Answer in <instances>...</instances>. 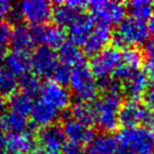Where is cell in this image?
<instances>
[{
  "instance_id": "obj_9",
  "label": "cell",
  "mask_w": 154,
  "mask_h": 154,
  "mask_svg": "<svg viewBox=\"0 0 154 154\" xmlns=\"http://www.w3.org/2000/svg\"><path fill=\"white\" fill-rule=\"evenodd\" d=\"M31 58V70L39 78H50L53 76L56 68L59 64L57 53L47 47H38L34 50Z\"/></svg>"
},
{
  "instance_id": "obj_33",
  "label": "cell",
  "mask_w": 154,
  "mask_h": 154,
  "mask_svg": "<svg viewBox=\"0 0 154 154\" xmlns=\"http://www.w3.org/2000/svg\"><path fill=\"white\" fill-rule=\"evenodd\" d=\"M12 32L13 28L10 22H0V49H7V47L10 45Z\"/></svg>"
},
{
  "instance_id": "obj_38",
  "label": "cell",
  "mask_w": 154,
  "mask_h": 154,
  "mask_svg": "<svg viewBox=\"0 0 154 154\" xmlns=\"http://www.w3.org/2000/svg\"><path fill=\"white\" fill-rule=\"evenodd\" d=\"M5 147H7V137L0 133V154H7Z\"/></svg>"
},
{
  "instance_id": "obj_7",
  "label": "cell",
  "mask_w": 154,
  "mask_h": 154,
  "mask_svg": "<svg viewBox=\"0 0 154 154\" xmlns=\"http://www.w3.org/2000/svg\"><path fill=\"white\" fill-rule=\"evenodd\" d=\"M122 59V52L115 47H108L99 53L92 56L90 60V70L95 78L103 79L113 74Z\"/></svg>"
},
{
  "instance_id": "obj_13",
  "label": "cell",
  "mask_w": 154,
  "mask_h": 154,
  "mask_svg": "<svg viewBox=\"0 0 154 154\" xmlns=\"http://www.w3.org/2000/svg\"><path fill=\"white\" fill-rule=\"evenodd\" d=\"M61 128L68 141L79 145L82 147L84 145H90V143L95 137L94 130L91 128V126L77 122L71 117L64 120L63 126Z\"/></svg>"
},
{
  "instance_id": "obj_35",
  "label": "cell",
  "mask_w": 154,
  "mask_h": 154,
  "mask_svg": "<svg viewBox=\"0 0 154 154\" xmlns=\"http://www.w3.org/2000/svg\"><path fill=\"white\" fill-rule=\"evenodd\" d=\"M61 150L62 154H79L80 152H82V146L76 145V143H71V141H66Z\"/></svg>"
},
{
  "instance_id": "obj_18",
  "label": "cell",
  "mask_w": 154,
  "mask_h": 154,
  "mask_svg": "<svg viewBox=\"0 0 154 154\" xmlns=\"http://www.w3.org/2000/svg\"><path fill=\"white\" fill-rule=\"evenodd\" d=\"M30 116L33 125L42 129L51 125H55L56 120L59 117V112L39 99L34 103Z\"/></svg>"
},
{
  "instance_id": "obj_42",
  "label": "cell",
  "mask_w": 154,
  "mask_h": 154,
  "mask_svg": "<svg viewBox=\"0 0 154 154\" xmlns=\"http://www.w3.org/2000/svg\"><path fill=\"white\" fill-rule=\"evenodd\" d=\"M116 154H133L132 152L128 151V150H124V149H119L118 150V152Z\"/></svg>"
},
{
  "instance_id": "obj_5",
  "label": "cell",
  "mask_w": 154,
  "mask_h": 154,
  "mask_svg": "<svg viewBox=\"0 0 154 154\" xmlns=\"http://www.w3.org/2000/svg\"><path fill=\"white\" fill-rule=\"evenodd\" d=\"M118 124L124 128H133L138 125L151 127L154 125V114L137 99H129L120 106Z\"/></svg>"
},
{
  "instance_id": "obj_10",
  "label": "cell",
  "mask_w": 154,
  "mask_h": 154,
  "mask_svg": "<svg viewBox=\"0 0 154 154\" xmlns=\"http://www.w3.org/2000/svg\"><path fill=\"white\" fill-rule=\"evenodd\" d=\"M40 100L51 106L56 111L61 112L68 109L71 103V95L66 87L55 82H47L41 86Z\"/></svg>"
},
{
  "instance_id": "obj_25",
  "label": "cell",
  "mask_w": 154,
  "mask_h": 154,
  "mask_svg": "<svg viewBox=\"0 0 154 154\" xmlns=\"http://www.w3.org/2000/svg\"><path fill=\"white\" fill-rule=\"evenodd\" d=\"M8 106L10 108V111L26 116L30 115L34 106V101H33V97L20 91V92H15L12 96L9 97Z\"/></svg>"
},
{
  "instance_id": "obj_20",
  "label": "cell",
  "mask_w": 154,
  "mask_h": 154,
  "mask_svg": "<svg viewBox=\"0 0 154 154\" xmlns=\"http://www.w3.org/2000/svg\"><path fill=\"white\" fill-rule=\"evenodd\" d=\"M5 66L14 75L22 77L23 75L30 73L31 71V58L30 55L21 52L12 51L8 53L5 60Z\"/></svg>"
},
{
  "instance_id": "obj_29",
  "label": "cell",
  "mask_w": 154,
  "mask_h": 154,
  "mask_svg": "<svg viewBox=\"0 0 154 154\" xmlns=\"http://www.w3.org/2000/svg\"><path fill=\"white\" fill-rule=\"evenodd\" d=\"M18 86L21 88V92L26 93L31 97H34L39 94L42 85L38 76L32 73H28L18 79Z\"/></svg>"
},
{
  "instance_id": "obj_27",
  "label": "cell",
  "mask_w": 154,
  "mask_h": 154,
  "mask_svg": "<svg viewBox=\"0 0 154 154\" xmlns=\"http://www.w3.org/2000/svg\"><path fill=\"white\" fill-rule=\"evenodd\" d=\"M131 17L145 21L154 14V2L150 0H133L127 5Z\"/></svg>"
},
{
  "instance_id": "obj_8",
  "label": "cell",
  "mask_w": 154,
  "mask_h": 154,
  "mask_svg": "<svg viewBox=\"0 0 154 154\" xmlns=\"http://www.w3.org/2000/svg\"><path fill=\"white\" fill-rule=\"evenodd\" d=\"M22 20L32 26L45 24L52 18L53 5L47 0H26L18 3Z\"/></svg>"
},
{
  "instance_id": "obj_16",
  "label": "cell",
  "mask_w": 154,
  "mask_h": 154,
  "mask_svg": "<svg viewBox=\"0 0 154 154\" xmlns=\"http://www.w3.org/2000/svg\"><path fill=\"white\" fill-rule=\"evenodd\" d=\"M39 150L33 132L10 134L7 136L5 152L9 154H34Z\"/></svg>"
},
{
  "instance_id": "obj_19",
  "label": "cell",
  "mask_w": 154,
  "mask_h": 154,
  "mask_svg": "<svg viewBox=\"0 0 154 154\" xmlns=\"http://www.w3.org/2000/svg\"><path fill=\"white\" fill-rule=\"evenodd\" d=\"M0 126L2 130L9 133V135L32 132V127L26 119V116L20 115L12 111L5 112L0 117Z\"/></svg>"
},
{
  "instance_id": "obj_4",
  "label": "cell",
  "mask_w": 154,
  "mask_h": 154,
  "mask_svg": "<svg viewBox=\"0 0 154 154\" xmlns=\"http://www.w3.org/2000/svg\"><path fill=\"white\" fill-rule=\"evenodd\" d=\"M118 146L133 154H154V145L149 131L143 127L122 128L117 133Z\"/></svg>"
},
{
  "instance_id": "obj_45",
  "label": "cell",
  "mask_w": 154,
  "mask_h": 154,
  "mask_svg": "<svg viewBox=\"0 0 154 154\" xmlns=\"http://www.w3.org/2000/svg\"><path fill=\"white\" fill-rule=\"evenodd\" d=\"M0 129H1V126H0Z\"/></svg>"
},
{
  "instance_id": "obj_26",
  "label": "cell",
  "mask_w": 154,
  "mask_h": 154,
  "mask_svg": "<svg viewBox=\"0 0 154 154\" xmlns=\"http://www.w3.org/2000/svg\"><path fill=\"white\" fill-rule=\"evenodd\" d=\"M70 116L71 118L77 120V122H82L85 125L94 124V111H93V105L90 103H85V101L77 100L70 109Z\"/></svg>"
},
{
  "instance_id": "obj_40",
  "label": "cell",
  "mask_w": 154,
  "mask_h": 154,
  "mask_svg": "<svg viewBox=\"0 0 154 154\" xmlns=\"http://www.w3.org/2000/svg\"><path fill=\"white\" fill-rule=\"evenodd\" d=\"M37 154H62L61 151H47V150H38Z\"/></svg>"
},
{
  "instance_id": "obj_44",
  "label": "cell",
  "mask_w": 154,
  "mask_h": 154,
  "mask_svg": "<svg viewBox=\"0 0 154 154\" xmlns=\"http://www.w3.org/2000/svg\"><path fill=\"white\" fill-rule=\"evenodd\" d=\"M79 154H92V153H90V152H85V151H82V152H80V153Z\"/></svg>"
},
{
  "instance_id": "obj_41",
  "label": "cell",
  "mask_w": 154,
  "mask_h": 154,
  "mask_svg": "<svg viewBox=\"0 0 154 154\" xmlns=\"http://www.w3.org/2000/svg\"><path fill=\"white\" fill-rule=\"evenodd\" d=\"M148 131H149L151 140H152V143H153V145H154V125H152V126L150 127V130H148Z\"/></svg>"
},
{
  "instance_id": "obj_24",
  "label": "cell",
  "mask_w": 154,
  "mask_h": 154,
  "mask_svg": "<svg viewBox=\"0 0 154 154\" xmlns=\"http://www.w3.org/2000/svg\"><path fill=\"white\" fill-rule=\"evenodd\" d=\"M119 150L117 139L109 133L95 135L89 145V152L92 154H116Z\"/></svg>"
},
{
  "instance_id": "obj_14",
  "label": "cell",
  "mask_w": 154,
  "mask_h": 154,
  "mask_svg": "<svg viewBox=\"0 0 154 154\" xmlns=\"http://www.w3.org/2000/svg\"><path fill=\"white\" fill-rule=\"evenodd\" d=\"M111 26L97 22L91 32L85 45H82L84 53L87 55L94 56L103 49L108 48V45L112 39Z\"/></svg>"
},
{
  "instance_id": "obj_3",
  "label": "cell",
  "mask_w": 154,
  "mask_h": 154,
  "mask_svg": "<svg viewBox=\"0 0 154 154\" xmlns=\"http://www.w3.org/2000/svg\"><path fill=\"white\" fill-rule=\"evenodd\" d=\"M69 86L77 100L85 103L95 100L99 91L96 78L87 64L72 69Z\"/></svg>"
},
{
  "instance_id": "obj_31",
  "label": "cell",
  "mask_w": 154,
  "mask_h": 154,
  "mask_svg": "<svg viewBox=\"0 0 154 154\" xmlns=\"http://www.w3.org/2000/svg\"><path fill=\"white\" fill-rule=\"evenodd\" d=\"M71 72L72 69L68 68V66H63V64L59 63L56 68L55 72L53 74V82H57V84L61 85V86L66 87V85H69L71 78Z\"/></svg>"
},
{
  "instance_id": "obj_2",
  "label": "cell",
  "mask_w": 154,
  "mask_h": 154,
  "mask_svg": "<svg viewBox=\"0 0 154 154\" xmlns=\"http://www.w3.org/2000/svg\"><path fill=\"white\" fill-rule=\"evenodd\" d=\"M148 36L149 34L145 21L133 17H127L117 26L112 39L115 48L129 49L145 43Z\"/></svg>"
},
{
  "instance_id": "obj_36",
  "label": "cell",
  "mask_w": 154,
  "mask_h": 154,
  "mask_svg": "<svg viewBox=\"0 0 154 154\" xmlns=\"http://www.w3.org/2000/svg\"><path fill=\"white\" fill-rule=\"evenodd\" d=\"M145 107L154 114V88L148 90L145 93Z\"/></svg>"
},
{
  "instance_id": "obj_37",
  "label": "cell",
  "mask_w": 154,
  "mask_h": 154,
  "mask_svg": "<svg viewBox=\"0 0 154 154\" xmlns=\"http://www.w3.org/2000/svg\"><path fill=\"white\" fill-rule=\"evenodd\" d=\"M146 26H147L148 34L153 37V39H154V14L148 19V23L146 24Z\"/></svg>"
},
{
  "instance_id": "obj_11",
  "label": "cell",
  "mask_w": 154,
  "mask_h": 154,
  "mask_svg": "<svg viewBox=\"0 0 154 154\" xmlns=\"http://www.w3.org/2000/svg\"><path fill=\"white\" fill-rule=\"evenodd\" d=\"M86 7H88V2L76 1V0L58 3L55 8H53V14H52L55 26L62 30L69 29L76 21L77 18L84 13Z\"/></svg>"
},
{
  "instance_id": "obj_34",
  "label": "cell",
  "mask_w": 154,
  "mask_h": 154,
  "mask_svg": "<svg viewBox=\"0 0 154 154\" xmlns=\"http://www.w3.org/2000/svg\"><path fill=\"white\" fill-rule=\"evenodd\" d=\"M13 10V5L9 1L0 0V22L5 21Z\"/></svg>"
},
{
  "instance_id": "obj_23",
  "label": "cell",
  "mask_w": 154,
  "mask_h": 154,
  "mask_svg": "<svg viewBox=\"0 0 154 154\" xmlns=\"http://www.w3.org/2000/svg\"><path fill=\"white\" fill-rule=\"evenodd\" d=\"M10 45L13 48V51L29 54V52L35 45L32 33H31V28L21 26V24L16 26V28L13 29V32H12Z\"/></svg>"
},
{
  "instance_id": "obj_15",
  "label": "cell",
  "mask_w": 154,
  "mask_h": 154,
  "mask_svg": "<svg viewBox=\"0 0 154 154\" xmlns=\"http://www.w3.org/2000/svg\"><path fill=\"white\" fill-rule=\"evenodd\" d=\"M66 143L63 130L57 125H51L49 127L40 129L37 137L39 150L47 151H60Z\"/></svg>"
},
{
  "instance_id": "obj_39",
  "label": "cell",
  "mask_w": 154,
  "mask_h": 154,
  "mask_svg": "<svg viewBox=\"0 0 154 154\" xmlns=\"http://www.w3.org/2000/svg\"><path fill=\"white\" fill-rule=\"evenodd\" d=\"M7 55H8L7 49H0V64L5 63V60Z\"/></svg>"
},
{
  "instance_id": "obj_22",
  "label": "cell",
  "mask_w": 154,
  "mask_h": 154,
  "mask_svg": "<svg viewBox=\"0 0 154 154\" xmlns=\"http://www.w3.org/2000/svg\"><path fill=\"white\" fill-rule=\"evenodd\" d=\"M122 90L131 99H137L145 95L148 91L149 79L140 70L134 72L125 82H122Z\"/></svg>"
},
{
  "instance_id": "obj_12",
  "label": "cell",
  "mask_w": 154,
  "mask_h": 154,
  "mask_svg": "<svg viewBox=\"0 0 154 154\" xmlns=\"http://www.w3.org/2000/svg\"><path fill=\"white\" fill-rule=\"evenodd\" d=\"M33 39L35 45H40L41 47H47L50 49H59L66 42V34L64 30L58 28L57 26H36L31 28Z\"/></svg>"
},
{
  "instance_id": "obj_28",
  "label": "cell",
  "mask_w": 154,
  "mask_h": 154,
  "mask_svg": "<svg viewBox=\"0 0 154 154\" xmlns=\"http://www.w3.org/2000/svg\"><path fill=\"white\" fill-rule=\"evenodd\" d=\"M18 78L5 66H0V97H10L17 92Z\"/></svg>"
},
{
  "instance_id": "obj_6",
  "label": "cell",
  "mask_w": 154,
  "mask_h": 154,
  "mask_svg": "<svg viewBox=\"0 0 154 154\" xmlns=\"http://www.w3.org/2000/svg\"><path fill=\"white\" fill-rule=\"evenodd\" d=\"M90 15L95 21L111 26L112 24H119L126 18L127 9L124 3L118 1L95 0L88 2Z\"/></svg>"
},
{
  "instance_id": "obj_30",
  "label": "cell",
  "mask_w": 154,
  "mask_h": 154,
  "mask_svg": "<svg viewBox=\"0 0 154 154\" xmlns=\"http://www.w3.org/2000/svg\"><path fill=\"white\" fill-rule=\"evenodd\" d=\"M141 61H143V55L136 49L129 48V49H125L122 52L120 62L133 70H139Z\"/></svg>"
},
{
  "instance_id": "obj_32",
  "label": "cell",
  "mask_w": 154,
  "mask_h": 154,
  "mask_svg": "<svg viewBox=\"0 0 154 154\" xmlns=\"http://www.w3.org/2000/svg\"><path fill=\"white\" fill-rule=\"evenodd\" d=\"M145 68L151 74L154 72V40L148 41L143 48V57Z\"/></svg>"
},
{
  "instance_id": "obj_1",
  "label": "cell",
  "mask_w": 154,
  "mask_h": 154,
  "mask_svg": "<svg viewBox=\"0 0 154 154\" xmlns=\"http://www.w3.org/2000/svg\"><path fill=\"white\" fill-rule=\"evenodd\" d=\"M122 106V93H107L93 103L94 125L103 133L118 127V112Z\"/></svg>"
},
{
  "instance_id": "obj_43",
  "label": "cell",
  "mask_w": 154,
  "mask_h": 154,
  "mask_svg": "<svg viewBox=\"0 0 154 154\" xmlns=\"http://www.w3.org/2000/svg\"><path fill=\"white\" fill-rule=\"evenodd\" d=\"M150 77H151V80H152V82H153V85H154V72L150 74Z\"/></svg>"
},
{
  "instance_id": "obj_17",
  "label": "cell",
  "mask_w": 154,
  "mask_h": 154,
  "mask_svg": "<svg viewBox=\"0 0 154 154\" xmlns=\"http://www.w3.org/2000/svg\"><path fill=\"white\" fill-rule=\"evenodd\" d=\"M95 26V20L88 14L82 13L77 20L68 29V36L70 42L76 47H82L90 36Z\"/></svg>"
},
{
  "instance_id": "obj_21",
  "label": "cell",
  "mask_w": 154,
  "mask_h": 154,
  "mask_svg": "<svg viewBox=\"0 0 154 154\" xmlns=\"http://www.w3.org/2000/svg\"><path fill=\"white\" fill-rule=\"evenodd\" d=\"M57 57L59 63L70 69H74L82 64H85L84 52L80 51L79 48L71 43L70 41H66L58 49Z\"/></svg>"
}]
</instances>
